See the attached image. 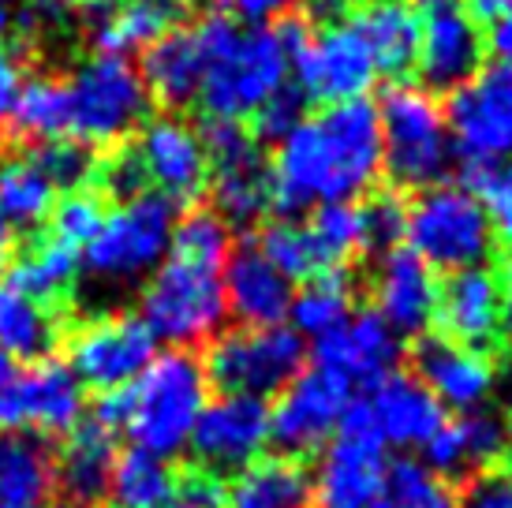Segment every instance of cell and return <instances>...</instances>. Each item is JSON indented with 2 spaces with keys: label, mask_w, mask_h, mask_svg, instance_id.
<instances>
[{
  "label": "cell",
  "mask_w": 512,
  "mask_h": 508,
  "mask_svg": "<svg viewBox=\"0 0 512 508\" xmlns=\"http://www.w3.org/2000/svg\"><path fill=\"white\" fill-rule=\"evenodd\" d=\"M486 45L494 49V57L501 64H512V8L501 12L494 23H490V34H486Z\"/></svg>",
  "instance_id": "obj_53"
},
{
  "label": "cell",
  "mask_w": 512,
  "mask_h": 508,
  "mask_svg": "<svg viewBox=\"0 0 512 508\" xmlns=\"http://www.w3.org/2000/svg\"><path fill=\"white\" fill-rule=\"evenodd\" d=\"M303 120H307V98L299 94L296 86H285V90H277V94L251 116V124H255L251 135H255L258 142L277 146V142L285 139V135H292Z\"/></svg>",
  "instance_id": "obj_46"
},
{
  "label": "cell",
  "mask_w": 512,
  "mask_h": 508,
  "mask_svg": "<svg viewBox=\"0 0 512 508\" xmlns=\"http://www.w3.org/2000/svg\"><path fill=\"white\" fill-rule=\"evenodd\" d=\"M374 508H393V505H389V501H385V497H382V501H378V505H374Z\"/></svg>",
  "instance_id": "obj_59"
},
{
  "label": "cell",
  "mask_w": 512,
  "mask_h": 508,
  "mask_svg": "<svg viewBox=\"0 0 512 508\" xmlns=\"http://www.w3.org/2000/svg\"><path fill=\"white\" fill-rule=\"evenodd\" d=\"M53 490V452L30 434H0V508H45Z\"/></svg>",
  "instance_id": "obj_32"
},
{
  "label": "cell",
  "mask_w": 512,
  "mask_h": 508,
  "mask_svg": "<svg viewBox=\"0 0 512 508\" xmlns=\"http://www.w3.org/2000/svg\"><path fill=\"white\" fill-rule=\"evenodd\" d=\"M199 139L210 157V210L228 228H251L273 210L270 161L262 157L258 139L243 124L206 120L199 124Z\"/></svg>",
  "instance_id": "obj_11"
},
{
  "label": "cell",
  "mask_w": 512,
  "mask_h": 508,
  "mask_svg": "<svg viewBox=\"0 0 512 508\" xmlns=\"http://www.w3.org/2000/svg\"><path fill=\"white\" fill-rule=\"evenodd\" d=\"M367 408L382 445H397V449H423L449 419L427 385L415 374H400V370L370 389Z\"/></svg>",
  "instance_id": "obj_25"
},
{
  "label": "cell",
  "mask_w": 512,
  "mask_h": 508,
  "mask_svg": "<svg viewBox=\"0 0 512 508\" xmlns=\"http://www.w3.org/2000/svg\"><path fill=\"white\" fill-rule=\"evenodd\" d=\"M221 262L191 258V254L169 251L161 266L146 277L139 318L157 340H169L176 348H195L217 337L225 322V284H221Z\"/></svg>",
  "instance_id": "obj_5"
},
{
  "label": "cell",
  "mask_w": 512,
  "mask_h": 508,
  "mask_svg": "<svg viewBox=\"0 0 512 508\" xmlns=\"http://www.w3.org/2000/svg\"><path fill=\"white\" fill-rule=\"evenodd\" d=\"M352 400V381L314 363L277 393L270 408V441L296 460L326 449Z\"/></svg>",
  "instance_id": "obj_15"
},
{
  "label": "cell",
  "mask_w": 512,
  "mask_h": 508,
  "mask_svg": "<svg viewBox=\"0 0 512 508\" xmlns=\"http://www.w3.org/2000/svg\"><path fill=\"white\" fill-rule=\"evenodd\" d=\"M199 30L206 75L199 86V105L206 120H232L247 124L266 101L285 90L292 75V57L273 27H240L228 15H206Z\"/></svg>",
  "instance_id": "obj_2"
},
{
  "label": "cell",
  "mask_w": 512,
  "mask_h": 508,
  "mask_svg": "<svg viewBox=\"0 0 512 508\" xmlns=\"http://www.w3.org/2000/svg\"><path fill=\"white\" fill-rule=\"evenodd\" d=\"M412 370L441 408H453L460 415L483 408V400L494 393V381H498L494 355L453 344L445 337H427V333L412 344Z\"/></svg>",
  "instance_id": "obj_22"
},
{
  "label": "cell",
  "mask_w": 512,
  "mask_h": 508,
  "mask_svg": "<svg viewBox=\"0 0 512 508\" xmlns=\"http://www.w3.org/2000/svg\"><path fill=\"white\" fill-rule=\"evenodd\" d=\"M116 434L105 430L94 419H83L72 434L64 438V449L57 460V490L72 508H105L109 479H113Z\"/></svg>",
  "instance_id": "obj_27"
},
{
  "label": "cell",
  "mask_w": 512,
  "mask_h": 508,
  "mask_svg": "<svg viewBox=\"0 0 512 508\" xmlns=\"http://www.w3.org/2000/svg\"><path fill=\"white\" fill-rule=\"evenodd\" d=\"M75 12H79V0H27V15L45 27H60Z\"/></svg>",
  "instance_id": "obj_52"
},
{
  "label": "cell",
  "mask_w": 512,
  "mask_h": 508,
  "mask_svg": "<svg viewBox=\"0 0 512 508\" xmlns=\"http://www.w3.org/2000/svg\"><path fill=\"white\" fill-rule=\"evenodd\" d=\"M64 340L60 333V311L34 303L15 288H0V348L12 355L15 363H38L57 352Z\"/></svg>",
  "instance_id": "obj_34"
},
{
  "label": "cell",
  "mask_w": 512,
  "mask_h": 508,
  "mask_svg": "<svg viewBox=\"0 0 512 508\" xmlns=\"http://www.w3.org/2000/svg\"><path fill=\"white\" fill-rule=\"evenodd\" d=\"M419 19V57L415 71L423 75V86L449 90L468 83L483 68L486 34L479 19L468 12L464 0H408Z\"/></svg>",
  "instance_id": "obj_17"
},
{
  "label": "cell",
  "mask_w": 512,
  "mask_h": 508,
  "mask_svg": "<svg viewBox=\"0 0 512 508\" xmlns=\"http://www.w3.org/2000/svg\"><path fill=\"white\" fill-rule=\"evenodd\" d=\"M83 385L64 359H38L0 389V434H57L83 423Z\"/></svg>",
  "instance_id": "obj_16"
},
{
  "label": "cell",
  "mask_w": 512,
  "mask_h": 508,
  "mask_svg": "<svg viewBox=\"0 0 512 508\" xmlns=\"http://www.w3.org/2000/svg\"><path fill=\"white\" fill-rule=\"evenodd\" d=\"M15 374H19V363H15L12 355L0 348V389H4V385H8V381L15 378Z\"/></svg>",
  "instance_id": "obj_57"
},
{
  "label": "cell",
  "mask_w": 512,
  "mask_h": 508,
  "mask_svg": "<svg viewBox=\"0 0 512 508\" xmlns=\"http://www.w3.org/2000/svg\"><path fill=\"white\" fill-rule=\"evenodd\" d=\"M314 243L333 269L348 266L356 254L367 251V225H363V202H322L314 206L311 221Z\"/></svg>",
  "instance_id": "obj_40"
},
{
  "label": "cell",
  "mask_w": 512,
  "mask_h": 508,
  "mask_svg": "<svg viewBox=\"0 0 512 508\" xmlns=\"http://www.w3.org/2000/svg\"><path fill=\"white\" fill-rule=\"evenodd\" d=\"M307 344L292 325H236L210 340L202 370L217 393L270 400L307 370Z\"/></svg>",
  "instance_id": "obj_8"
},
{
  "label": "cell",
  "mask_w": 512,
  "mask_h": 508,
  "mask_svg": "<svg viewBox=\"0 0 512 508\" xmlns=\"http://www.w3.org/2000/svg\"><path fill=\"white\" fill-rule=\"evenodd\" d=\"M161 508H225V486L217 475L195 467L187 475H176V494Z\"/></svg>",
  "instance_id": "obj_48"
},
{
  "label": "cell",
  "mask_w": 512,
  "mask_h": 508,
  "mask_svg": "<svg viewBox=\"0 0 512 508\" xmlns=\"http://www.w3.org/2000/svg\"><path fill=\"white\" fill-rule=\"evenodd\" d=\"M79 262L83 254L68 247V243L53 240L49 232H42L34 243L19 247L12 258V281L8 288L30 296L34 303H45V307H57L60 299H68V292L75 288V277H79Z\"/></svg>",
  "instance_id": "obj_33"
},
{
  "label": "cell",
  "mask_w": 512,
  "mask_h": 508,
  "mask_svg": "<svg viewBox=\"0 0 512 508\" xmlns=\"http://www.w3.org/2000/svg\"><path fill=\"white\" fill-rule=\"evenodd\" d=\"M363 225H367V251H393L408 232V202L397 187H385L363 202Z\"/></svg>",
  "instance_id": "obj_45"
},
{
  "label": "cell",
  "mask_w": 512,
  "mask_h": 508,
  "mask_svg": "<svg viewBox=\"0 0 512 508\" xmlns=\"http://www.w3.org/2000/svg\"><path fill=\"white\" fill-rule=\"evenodd\" d=\"M498 288H501V311H505V329H512V251L501 262Z\"/></svg>",
  "instance_id": "obj_54"
},
{
  "label": "cell",
  "mask_w": 512,
  "mask_h": 508,
  "mask_svg": "<svg viewBox=\"0 0 512 508\" xmlns=\"http://www.w3.org/2000/svg\"><path fill=\"white\" fill-rule=\"evenodd\" d=\"M172 225H176V206L169 198L154 191L128 198L113 213H105L98 236L86 243L83 269L94 281L113 288L139 284L169 254Z\"/></svg>",
  "instance_id": "obj_9"
},
{
  "label": "cell",
  "mask_w": 512,
  "mask_h": 508,
  "mask_svg": "<svg viewBox=\"0 0 512 508\" xmlns=\"http://www.w3.org/2000/svg\"><path fill=\"white\" fill-rule=\"evenodd\" d=\"M8 135L27 146L64 139L68 135V86L60 75H30L19 83L8 109Z\"/></svg>",
  "instance_id": "obj_35"
},
{
  "label": "cell",
  "mask_w": 512,
  "mask_h": 508,
  "mask_svg": "<svg viewBox=\"0 0 512 508\" xmlns=\"http://www.w3.org/2000/svg\"><path fill=\"white\" fill-rule=\"evenodd\" d=\"M255 247L262 251V258H266L277 273H285L288 281L307 284V281H314L318 273L333 269L326 258H322V251H318V243H314L307 221H299V217H273L270 225H262Z\"/></svg>",
  "instance_id": "obj_39"
},
{
  "label": "cell",
  "mask_w": 512,
  "mask_h": 508,
  "mask_svg": "<svg viewBox=\"0 0 512 508\" xmlns=\"http://www.w3.org/2000/svg\"><path fill=\"white\" fill-rule=\"evenodd\" d=\"M408 251L419 254L430 269L486 266L494 254V232L479 198L460 184H434L408 202Z\"/></svg>",
  "instance_id": "obj_10"
},
{
  "label": "cell",
  "mask_w": 512,
  "mask_h": 508,
  "mask_svg": "<svg viewBox=\"0 0 512 508\" xmlns=\"http://www.w3.org/2000/svg\"><path fill=\"white\" fill-rule=\"evenodd\" d=\"M187 15V0H116L98 27H90L94 49L105 57L143 53L157 38L176 30Z\"/></svg>",
  "instance_id": "obj_31"
},
{
  "label": "cell",
  "mask_w": 512,
  "mask_h": 508,
  "mask_svg": "<svg viewBox=\"0 0 512 508\" xmlns=\"http://www.w3.org/2000/svg\"><path fill=\"white\" fill-rule=\"evenodd\" d=\"M30 157L45 172V180L64 195L86 191L98 176V154L75 139H53L42 146H30Z\"/></svg>",
  "instance_id": "obj_43"
},
{
  "label": "cell",
  "mask_w": 512,
  "mask_h": 508,
  "mask_svg": "<svg viewBox=\"0 0 512 508\" xmlns=\"http://www.w3.org/2000/svg\"><path fill=\"white\" fill-rule=\"evenodd\" d=\"M210 400L202 359L187 348L157 352L150 367L124 389V434L131 449L169 460L184 452L191 430Z\"/></svg>",
  "instance_id": "obj_3"
},
{
  "label": "cell",
  "mask_w": 512,
  "mask_h": 508,
  "mask_svg": "<svg viewBox=\"0 0 512 508\" xmlns=\"http://www.w3.org/2000/svg\"><path fill=\"white\" fill-rule=\"evenodd\" d=\"M45 508H49V505H45Z\"/></svg>",
  "instance_id": "obj_61"
},
{
  "label": "cell",
  "mask_w": 512,
  "mask_h": 508,
  "mask_svg": "<svg viewBox=\"0 0 512 508\" xmlns=\"http://www.w3.org/2000/svg\"><path fill=\"white\" fill-rule=\"evenodd\" d=\"M505 445H509V452H512V415H509V423H505Z\"/></svg>",
  "instance_id": "obj_58"
},
{
  "label": "cell",
  "mask_w": 512,
  "mask_h": 508,
  "mask_svg": "<svg viewBox=\"0 0 512 508\" xmlns=\"http://www.w3.org/2000/svg\"><path fill=\"white\" fill-rule=\"evenodd\" d=\"M427 460L423 464L445 482H471L486 475V471H498V464L505 460V423L490 411L475 408L464 411L460 419H445L441 430L423 445Z\"/></svg>",
  "instance_id": "obj_24"
},
{
  "label": "cell",
  "mask_w": 512,
  "mask_h": 508,
  "mask_svg": "<svg viewBox=\"0 0 512 508\" xmlns=\"http://www.w3.org/2000/svg\"><path fill=\"white\" fill-rule=\"evenodd\" d=\"M441 109L460 161L494 165L512 157V64H483Z\"/></svg>",
  "instance_id": "obj_14"
},
{
  "label": "cell",
  "mask_w": 512,
  "mask_h": 508,
  "mask_svg": "<svg viewBox=\"0 0 512 508\" xmlns=\"http://www.w3.org/2000/svg\"><path fill=\"white\" fill-rule=\"evenodd\" d=\"M225 508H311V471L296 456H258L225 486Z\"/></svg>",
  "instance_id": "obj_30"
},
{
  "label": "cell",
  "mask_w": 512,
  "mask_h": 508,
  "mask_svg": "<svg viewBox=\"0 0 512 508\" xmlns=\"http://www.w3.org/2000/svg\"><path fill=\"white\" fill-rule=\"evenodd\" d=\"M348 23L367 42L378 75H408L419 57V19L408 0H363Z\"/></svg>",
  "instance_id": "obj_29"
},
{
  "label": "cell",
  "mask_w": 512,
  "mask_h": 508,
  "mask_svg": "<svg viewBox=\"0 0 512 508\" xmlns=\"http://www.w3.org/2000/svg\"><path fill=\"white\" fill-rule=\"evenodd\" d=\"M464 4H468V12L475 15V19H490V23H494L501 12L512 8V0H464Z\"/></svg>",
  "instance_id": "obj_55"
},
{
  "label": "cell",
  "mask_w": 512,
  "mask_h": 508,
  "mask_svg": "<svg viewBox=\"0 0 512 508\" xmlns=\"http://www.w3.org/2000/svg\"><path fill=\"white\" fill-rule=\"evenodd\" d=\"M352 303H356V277L348 273V266L326 269V273H318L314 281H307L292 296L288 318H292V329L299 337L322 340L326 333L341 329L356 314Z\"/></svg>",
  "instance_id": "obj_36"
},
{
  "label": "cell",
  "mask_w": 512,
  "mask_h": 508,
  "mask_svg": "<svg viewBox=\"0 0 512 508\" xmlns=\"http://www.w3.org/2000/svg\"><path fill=\"white\" fill-rule=\"evenodd\" d=\"M404 344L374 311H356L341 329H333L314 344V363L341 374L352 385L374 389L382 378L397 374Z\"/></svg>",
  "instance_id": "obj_23"
},
{
  "label": "cell",
  "mask_w": 512,
  "mask_h": 508,
  "mask_svg": "<svg viewBox=\"0 0 512 508\" xmlns=\"http://www.w3.org/2000/svg\"><path fill=\"white\" fill-rule=\"evenodd\" d=\"M68 86V135L90 150H113L146 124L150 94L139 68L128 57L83 60L72 71Z\"/></svg>",
  "instance_id": "obj_6"
},
{
  "label": "cell",
  "mask_w": 512,
  "mask_h": 508,
  "mask_svg": "<svg viewBox=\"0 0 512 508\" xmlns=\"http://www.w3.org/2000/svg\"><path fill=\"white\" fill-rule=\"evenodd\" d=\"M135 157L154 195L169 198L172 206H191L210 187V157L199 139V127L180 116H154L139 127Z\"/></svg>",
  "instance_id": "obj_18"
},
{
  "label": "cell",
  "mask_w": 512,
  "mask_h": 508,
  "mask_svg": "<svg viewBox=\"0 0 512 508\" xmlns=\"http://www.w3.org/2000/svg\"><path fill=\"white\" fill-rule=\"evenodd\" d=\"M382 176L378 109L367 98L326 105L273 146V213L299 217L322 202H356Z\"/></svg>",
  "instance_id": "obj_1"
},
{
  "label": "cell",
  "mask_w": 512,
  "mask_h": 508,
  "mask_svg": "<svg viewBox=\"0 0 512 508\" xmlns=\"http://www.w3.org/2000/svg\"><path fill=\"white\" fill-rule=\"evenodd\" d=\"M370 299H374L370 311L397 337L400 333L423 337L438 307V277L419 254H412L408 247H393L378 254V266L370 277Z\"/></svg>",
  "instance_id": "obj_21"
},
{
  "label": "cell",
  "mask_w": 512,
  "mask_h": 508,
  "mask_svg": "<svg viewBox=\"0 0 512 508\" xmlns=\"http://www.w3.org/2000/svg\"><path fill=\"white\" fill-rule=\"evenodd\" d=\"M221 284H225V307L247 329L258 325H285L288 307H292V281L285 273L262 258L255 243H243L228 254L225 269H221Z\"/></svg>",
  "instance_id": "obj_26"
},
{
  "label": "cell",
  "mask_w": 512,
  "mask_h": 508,
  "mask_svg": "<svg viewBox=\"0 0 512 508\" xmlns=\"http://www.w3.org/2000/svg\"><path fill=\"white\" fill-rule=\"evenodd\" d=\"M236 12L247 19V23H258V27H270V23H281L288 15H296V8L303 0H232Z\"/></svg>",
  "instance_id": "obj_50"
},
{
  "label": "cell",
  "mask_w": 512,
  "mask_h": 508,
  "mask_svg": "<svg viewBox=\"0 0 512 508\" xmlns=\"http://www.w3.org/2000/svg\"><path fill=\"white\" fill-rule=\"evenodd\" d=\"M94 184L101 187V198H116V202H128V198H139L146 187V176L139 169V157L131 146H113L109 157H98V176Z\"/></svg>",
  "instance_id": "obj_47"
},
{
  "label": "cell",
  "mask_w": 512,
  "mask_h": 508,
  "mask_svg": "<svg viewBox=\"0 0 512 508\" xmlns=\"http://www.w3.org/2000/svg\"><path fill=\"white\" fill-rule=\"evenodd\" d=\"M19 83H23V64H19V57H15L8 45L0 42V124H4V116L12 109Z\"/></svg>",
  "instance_id": "obj_51"
},
{
  "label": "cell",
  "mask_w": 512,
  "mask_h": 508,
  "mask_svg": "<svg viewBox=\"0 0 512 508\" xmlns=\"http://www.w3.org/2000/svg\"><path fill=\"white\" fill-rule=\"evenodd\" d=\"M385 467L367 400H352L311 475V508H374L385 490Z\"/></svg>",
  "instance_id": "obj_12"
},
{
  "label": "cell",
  "mask_w": 512,
  "mask_h": 508,
  "mask_svg": "<svg viewBox=\"0 0 512 508\" xmlns=\"http://www.w3.org/2000/svg\"><path fill=\"white\" fill-rule=\"evenodd\" d=\"M277 30L288 45L296 90L303 98L322 101V105L367 98V90L378 79V64L348 19L307 27L303 19L288 15L277 23Z\"/></svg>",
  "instance_id": "obj_7"
},
{
  "label": "cell",
  "mask_w": 512,
  "mask_h": 508,
  "mask_svg": "<svg viewBox=\"0 0 512 508\" xmlns=\"http://www.w3.org/2000/svg\"><path fill=\"white\" fill-rule=\"evenodd\" d=\"M382 497L393 508H460V490L438 479L423 460H393L385 467Z\"/></svg>",
  "instance_id": "obj_41"
},
{
  "label": "cell",
  "mask_w": 512,
  "mask_h": 508,
  "mask_svg": "<svg viewBox=\"0 0 512 508\" xmlns=\"http://www.w3.org/2000/svg\"><path fill=\"white\" fill-rule=\"evenodd\" d=\"M101 221H105V198L98 191H90V187L72 191V195L60 198L53 213H49V236L83 254L86 243L98 236Z\"/></svg>",
  "instance_id": "obj_44"
},
{
  "label": "cell",
  "mask_w": 512,
  "mask_h": 508,
  "mask_svg": "<svg viewBox=\"0 0 512 508\" xmlns=\"http://www.w3.org/2000/svg\"><path fill=\"white\" fill-rule=\"evenodd\" d=\"M378 131H382V172L397 191H427L441 184L453 165V139L441 101L419 83H397L382 94Z\"/></svg>",
  "instance_id": "obj_4"
},
{
  "label": "cell",
  "mask_w": 512,
  "mask_h": 508,
  "mask_svg": "<svg viewBox=\"0 0 512 508\" xmlns=\"http://www.w3.org/2000/svg\"><path fill=\"white\" fill-rule=\"evenodd\" d=\"M64 363L83 389L116 393L139 378L157 355V337L139 314H101L64 333Z\"/></svg>",
  "instance_id": "obj_13"
},
{
  "label": "cell",
  "mask_w": 512,
  "mask_h": 508,
  "mask_svg": "<svg viewBox=\"0 0 512 508\" xmlns=\"http://www.w3.org/2000/svg\"><path fill=\"white\" fill-rule=\"evenodd\" d=\"M57 187L45 180L30 154L0 157V221L12 232H30L49 221Z\"/></svg>",
  "instance_id": "obj_37"
},
{
  "label": "cell",
  "mask_w": 512,
  "mask_h": 508,
  "mask_svg": "<svg viewBox=\"0 0 512 508\" xmlns=\"http://www.w3.org/2000/svg\"><path fill=\"white\" fill-rule=\"evenodd\" d=\"M460 508H512V471H486L464 482Z\"/></svg>",
  "instance_id": "obj_49"
},
{
  "label": "cell",
  "mask_w": 512,
  "mask_h": 508,
  "mask_svg": "<svg viewBox=\"0 0 512 508\" xmlns=\"http://www.w3.org/2000/svg\"><path fill=\"white\" fill-rule=\"evenodd\" d=\"M460 187L479 198L494 240H501L512 251V157L509 161H494V165H471V161H464Z\"/></svg>",
  "instance_id": "obj_42"
},
{
  "label": "cell",
  "mask_w": 512,
  "mask_h": 508,
  "mask_svg": "<svg viewBox=\"0 0 512 508\" xmlns=\"http://www.w3.org/2000/svg\"><path fill=\"white\" fill-rule=\"evenodd\" d=\"M15 251H19V243H15V232L4 221H0V273L12 266Z\"/></svg>",
  "instance_id": "obj_56"
},
{
  "label": "cell",
  "mask_w": 512,
  "mask_h": 508,
  "mask_svg": "<svg viewBox=\"0 0 512 508\" xmlns=\"http://www.w3.org/2000/svg\"><path fill=\"white\" fill-rule=\"evenodd\" d=\"M187 445L202 471L236 475L240 467L255 464L270 445V404L258 396L217 393L214 400H206Z\"/></svg>",
  "instance_id": "obj_19"
},
{
  "label": "cell",
  "mask_w": 512,
  "mask_h": 508,
  "mask_svg": "<svg viewBox=\"0 0 512 508\" xmlns=\"http://www.w3.org/2000/svg\"><path fill=\"white\" fill-rule=\"evenodd\" d=\"M176 494V471L169 460L150 456L143 449H124L113 464L109 479V508H161Z\"/></svg>",
  "instance_id": "obj_38"
},
{
  "label": "cell",
  "mask_w": 512,
  "mask_h": 508,
  "mask_svg": "<svg viewBox=\"0 0 512 508\" xmlns=\"http://www.w3.org/2000/svg\"><path fill=\"white\" fill-rule=\"evenodd\" d=\"M150 101H161L165 109H184L199 101V86L206 75V53H202L199 30L176 27L165 38H157L150 49H143V68Z\"/></svg>",
  "instance_id": "obj_28"
},
{
  "label": "cell",
  "mask_w": 512,
  "mask_h": 508,
  "mask_svg": "<svg viewBox=\"0 0 512 508\" xmlns=\"http://www.w3.org/2000/svg\"><path fill=\"white\" fill-rule=\"evenodd\" d=\"M438 337L494 355L505 337V311H501L498 273L490 266L456 269L438 284V307H434Z\"/></svg>",
  "instance_id": "obj_20"
},
{
  "label": "cell",
  "mask_w": 512,
  "mask_h": 508,
  "mask_svg": "<svg viewBox=\"0 0 512 508\" xmlns=\"http://www.w3.org/2000/svg\"><path fill=\"white\" fill-rule=\"evenodd\" d=\"M329 4H344V0H329Z\"/></svg>",
  "instance_id": "obj_60"
}]
</instances>
